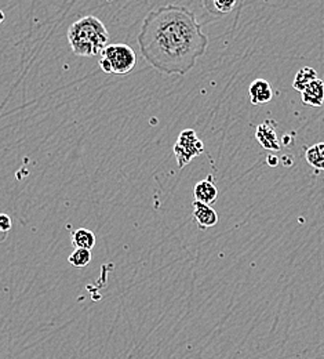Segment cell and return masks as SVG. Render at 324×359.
Segmentation results:
<instances>
[{"mask_svg":"<svg viewBox=\"0 0 324 359\" xmlns=\"http://www.w3.org/2000/svg\"><path fill=\"white\" fill-rule=\"evenodd\" d=\"M194 11L184 6H162L144 20L138 35L141 54L149 65L167 75H187L207 49Z\"/></svg>","mask_w":324,"mask_h":359,"instance_id":"6da1fadb","label":"cell"},{"mask_svg":"<svg viewBox=\"0 0 324 359\" xmlns=\"http://www.w3.org/2000/svg\"><path fill=\"white\" fill-rule=\"evenodd\" d=\"M66 38L73 54L94 57L108 46L109 34L102 21L94 15H86L69 27Z\"/></svg>","mask_w":324,"mask_h":359,"instance_id":"7a4b0ae2","label":"cell"},{"mask_svg":"<svg viewBox=\"0 0 324 359\" xmlns=\"http://www.w3.org/2000/svg\"><path fill=\"white\" fill-rule=\"evenodd\" d=\"M137 64L135 52L123 43L108 45L101 52L100 68L105 73L114 75H128Z\"/></svg>","mask_w":324,"mask_h":359,"instance_id":"3957f363","label":"cell"},{"mask_svg":"<svg viewBox=\"0 0 324 359\" xmlns=\"http://www.w3.org/2000/svg\"><path fill=\"white\" fill-rule=\"evenodd\" d=\"M204 152V144L197 137L192 129H185L180 133L177 142L174 145V155L180 169H184L188 163L192 162L196 156Z\"/></svg>","mask_w":324,"mask_h":359,"instance_id":"277c9868","label":"cell"},{"mask_svg":"<svg viewBox=\"0 0 324 359\" xmlns=\"http://www.w3.org/2000/svg\"><path fill=\"white\" fill-rule=\"evenodd\" d=\"M256 138L259 144L268 151H279L281 144L276 131V122L273 119H266L263 123L257 126Z\"/></svg>","mask_w":324,"mask_h":359,"instance_id":"5b68a950","label":"cell"},{"mask_svg":"<svg viewBox=\"0 0 324 359\" xmlns=\"http://www.w3.org/2000/svg\"><path fill=\"white\" fill-rule=\"evenodd\" d=\"M194 217L200 230H208L218 224V214L217 212L206 203L194 202Z\"/></svg>","mask_w":324,"mask_h":359,"instance_id":"8992f818","label":"cell"},{"mask_svg":"<svg viewBox=\"0 0 324 359\" xmlns=\"http://www.w3.org/2000/svg\"><path fill=\"white\" fill-rule=\"evenodd\" d=\"M194 195L196 202H201L210 206L215 203L218 199V189L214 184L213 176H208L207 179L199 181L194 185Z\"/></svg>","mask_w":324,"mask_h":359,"instance_id":"52a82bcc","label":"cell"},{"mask_svg":"<svg viewBox=\"0 0 324 359\" xmlns=\"http://www.w3.org/2000/svg\"><path fill=\"white\" fill-rule=\"evenodd\" d=\"M301 100L308 107H322L324 103V82L319 78L301 91Z\"/></svg>","mask_w":324,"mask_h":359,"instance_id":"ba28073f","label":"cell"},{"mask_svg":"<svg viewBox=\"0 0 324 359\" xmlns=\"http://www.w3.org/2000/svg\"><path fill=\"white\" fill-rule=\"evenodd\" d=\"M249 94L253 105H263L273 98L272 86L265 79H256L249 87Z\"/></svg>","mask_w":324,"mask_h":359,"instance_id":"9c48e42d","label":"cell"},{"mask_svg":"<svg viewBox=\"0 0 324 359\" xmlns=\"http://www.w3.org/2000/svg\"><path fill=\"white\" fill-rule=\"evenodd\" d=\"M72 244L75 249L91 250L95 246V235L87 228H77L72 233Z\"/></svg>","mask_w":324,"mask_h":359,"instance_id":"30bf717a","label":"cell"},{"mask_svg":"<svg viewBox=\"0 0 324 359\" xmlns=\"http://www.w3.org/2000/svg\"><path fill=\"white\" fill-rule=\"evenodd\" d=\"M315 79H318V72L311 68V66H304L301 68L295 78H294V83H293V87L297 90V91H302L309 83H312Z\"/></svg>","mask_w":324,"mask_h":359,"instance_id":"8fae6325","label":"cell"},{"mask_svg":"<svg viewBox=\"0 0 324 359\" xmlns=\"http://www.w3.org/2000/svg\"><path fill=\"white\" fill-rule=\"evenodd\" d=\"M307 162L316 170L324 172V142H319L307 151Z\"/></svg>","mask_w":324,"mask_h":359,"instance_id":"7c38bea8","label":"cell"},{"mask_svg":"<svg viewBox=\"0 0 324 359\" xmlns=\"http://www.w3.org/2000/svg\"><path fill=\"white\" fill-rule=\"evenodd\" d=\"M236 1L238 0H206V8L213 14L224 15L235 8Z\"/></svg>","mask_w":324,"mask_h":359,"instance_id":"4fadbf2b","label":"cell"},{"mask_svg":"<svg viewBox=\"0 0 324 359\" xmlns=\"http://www.w3.org/2000/svg\"><path fill=\"white\" fill-rule=\"evenodd\" d=\"M68 261L76 268H83L91 263V250L75 249L68 257Z\"/></svg>","mask_w":324,"mask_h":359,"instance_id":"5bb4252c","label":"cell"},{"mask_svg":"<svg viewBox=\"0 0 324 359\" xmlns=\"http://www.w3.org/2000/svg\"><path fill=\"white\" fill-rule=\"evenodd\" d=\"M11 219L7 214H0V234L6 235L11 230Z\"/></svg>","mask_w":324,"mask_h":359,"instance_id":"9a60e30c","label":"cell"}]
</instances>
